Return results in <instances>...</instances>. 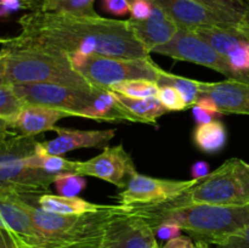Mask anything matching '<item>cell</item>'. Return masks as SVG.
<instances>
[{"label":"cell","instance_id":"14","mask_svg":"<svg viewBox=\"0 0 249 248\" xmlns=\"http://www.w3.org/2000/svg\"><path fill=\"white\" fill-rule=\"evenodd\" d=\"M102 248H160L153 229L140 216L124 209L117 214L105 235Z\"/></svg>","mask_w":249,"mask_h":248},{"label":"cell","instance_id":"35","mask_svg":"<svg viewBox=\"0 0 249 248\" xmlns=\"http://www.w3.org/2000/svg\"><path fill=\"white\" fill-rule=\"evenodd\" d=\"M162 248H197L196 243L192 242V240L186 236H178L167 241Z\"/></svg>","mask_w":249,"mask_h":248},{"label":"cell","instance_id":"20","mask_svg":"<svg viewBox=\"0 0 249 248\" xmlns=\"http://www.w3.org/2000/svg\"><path fill=\"white\" fill-rule=\"evenodd\" d=\"M22 2L23 9H29L32 11L97 16L94 9L95 0H22Z\"/></svg>","mask_w":249,"mask_h":248},{"label":"cell","instance_id":"10","mask_svg":"<svg viewBox=\"0 0 249 248\" xmlns=\"http://www.w3.org/2000/svg\"><path fill=\"white\" fill-rule=\"evenodd\" d=\"M198 179L170 180L139 174L131 175L123 191L117 196L122 206H147L157 204L179 196L194 186Z\"/></svg>","mask_w":249,"mask_h":248},{"label":"cell","instance_id":"18","mask_svg":"<svg viewBox=\"0 0 249 248\" xmlns=\"http://www.w3.org/2000/svg\"><path fill=\"white\" fill-rule=\"evenodd\" d=\"M66 117L72 116L61 109L24 105L16 118L10 123V128L19 135L33 138L45 131L55 130L56 123Z\"/></svg>","mask_w":249,"mask_h":248},{"label":"cell","instance_id":"3","mask_svg":"<svg viewBox=\"0 0 249 248\" xmlns=\"http://www.w3.org/2000/svg\"><path fill=\"white\" fill-rule=\"evenodd\" d=\"M23 198L48 248H102L108 224L124 209L122 204H108L101 211L65 215L44 211Z\"/></svg>","mask_w":249,"mask_h":248},{"label":"cell","instance_id":"12","mask_svg":"<svg viewBox=\"0 0 249 248\" xmlns=\"http://www.w3.org/2000/svg\"><path fill=\"white\" fill-rule=\"evenodd\" d=\"M136 168L123 145L105 147L100 155L77 162L74 174L80 177H94L105 180L117 187L124 189L131 175L135 174Z\"/></svg>","mask_w":249,"mask_h":248},{"label":"cell","instance_id":"2","mask_svg":"<svg viewBox=\"0 0 249 248\" xmlns=\"http://www.w3.org/2000/svg\"><path fill=\"white\" fill-rule=\"evenodd\" d=\"M125 211L143 219L153 231L160 225L173 224L196 242L211 246H216L249 225V204L189 203L169 206L160 202L147 206H125Z\"/></svg>","mask_w":249,"mask_h":248},{"label":"cell","instance_id":"41","mask_svg":"<svg viewBox=\"0 0 249 248\" xmlns=\"http://www.w3.org/2000/svg\"><path fill=\"white\" fill-rule=\"evenodd\" d=\"M7 84L6 73H5V57L2 51L0 50V85Z\"/></svg>","mask_w":249,"mask_h":248},{"label":"cell","instance_id":"30","mask_svg":"<svg viewBox=\"0 0 249 248\" xmlns=\"http://www.w3.org/2000/svg\"><path fill=\"white\" fill-rule=\"evenodd\" d=\"M215 248H249V225L246 226L240 232L218 243Z\"/></svg>","mask_w":249,"mask_h":248},{"label":"cell","instance_id":"29","mask_svg":"<svg viewBox=\"0 0 249 248\" xmlns=\"http://www.w3.org/2000/svg\"><path fill=\"white\" fill-rule=\"evenodd\" d=\"M157 97L162 102L163 106L169 112L182 111V109L189 108L181 92L178 89H175L174 87H170V85L160 87V91H158Z\"/></svg>","mask_w":249,"mask_h":248},{"label":"cell","instance_id":"31","mask_svg":"<svg viewBox=\"0 0 249 248\" xmlns=\"http://www.w3.org/2000/svg\"><path fill=\"white\" fill-rule=\"evenodd\" d=\"M153 4L151 0H131L130 1V15L131 18L136 21H142L150 17L152 12Z\"/></svg>","mask_w":249,"mask_h":248},{"label":"cell","instance_id":"17","mask_svg":"<svg viewBox=\"0 0 249 248\" xmlns=\"http://www.w3.org/2000/svg\"><path fill=\"white\" fill-rule=\"evenodd\" d=\"M129 23L138 40L150 53L153 49L172 40L180 27L172 17L168 16L160 6L155 4L148 18L142 21L130 18Z\"/></svg>","mask_w":249,"mask_h":248},{"label":"cell","instance_id":"16","mask_svg":"<svg viewBox=\"0 0 249 248\" xmlns=\"http://www.w3.org/2000/svg\"><path fill=\"white\" fill-rule=\"evenodd\" d=\"M199 94L201 96L211 97L223 114L231 113L249 116L248 84L231 79L214 83L201 82Z\"/></svg>","mask_w":249,"mask_h":248},{"label":"cell","instance_id":"28","mask_svg":"<svg viewBox=\"0 0 249 248\" xmlns=\"http://www.w3.org/2000/svg\"><path fill=\"white\" fill-rule=\"evenodd\" d=\"M53 185L62 196L77 197L87 187V180L77 174H61L56 177Z\"/></svg>","mask_w":249,"mask_h":248},{"label":"cell","instance_id":"42","mask_svg":"<svg viewBox=\"0 0 249 248\" xmlns=\"http://www.w3.org/2000/svg\"><path fill=\"white\" fill-rule=\"evenodd\" d=\"M197 248H211V245L208 243H204V242H196Z\"/></svg>","mask_w":249,"mask_h":248},{"label":"cell","instance_id":"43","mask_svg":"<svg viewBox=\"0 0 249 248\" xmlns=\"http://www.w3.org/2000/svg\"><path fill=\"white\" fill-rule=\"evenodd\" d=\"M10 41V39H4V38H0V44H2V45H5V44H7Z\"/></svg>","mask_w":249,"mask_h":248},{"label":"cell","instance_id":"27","mask_svg":"<svg viewBox=\"0 0 249 248\" xmlns=\"http://www.w3.org/2000/svg\"><path fill=\"white\" fill-rule=\"evenodd\" d=\"M23 106L24 104L16 95L12 85H0V118L6 121L10 125Z\"/></svg>","mask_w":249,"mask_h":248},{"label":"cell","instance_id":"38","mask_svg":"<svg viewBox=\"0 0 249 248\" xmlns=\"http://www.w3.org/2000/svg\"><path fill=\"white\" fill-rule=\"evenodd\" d=\"M192 179H201V177H207L209 174V165L207 162L199 160L196 162L191 168Z\"/></svg>","mask_w":249,"mask_h":248},{"label":"cell","instance_id":"34","mask_svg":"<svg viewBox=\"0 0 249 248\" xmlns=\"http://www.w3.org/2000/svg\"><path fill=\"white\" fill-rule=\"evenodd\" d=\"M180 229L177 225H173V224H165V225H160V228H157L155 230L156 235L160 236L163 240H172V238L178 237L180 236Z\"/></svg>","mask_w":249,"mask_h":248},{"label":"cell","instance_id":"22","mask_svg":"<svg viewBox=\"0 0 249 248\" xmlns=\"http://www.w3.org/2000/svg\"><path fill=\"white\" fill-rule=\"evenodd\" d=\"M117 99L123 104V106L135 117L139 123L156 124L158 118L167 114L168 109L158 100V97H147V99H133L124 95L114 92Z\"/></svg>","mask_w":249,"mask_h":248},{"label":"cell","instance_id":"19","mask_svg":"<svg viewBox=\"0 0 249 248\" xmlns=\"http://www.w3.org/2000/svg\"><path fill=\"white\" fill-rule=\"evenodd\" d=\"M36 202H38V207H40L44 211L55 214H65V215L91 213V212L101 211L108 206V204L92 203L78 196L67 197L62 195L51 194L40 195Z\"/></svg>","mask_w":249,"mask_h":248},{"label":"cell","instance_id":"23","mask_svg":"<svg viewBox=\"0 0 249 248\" xmlns=\"http://www.w3.org/2000/svg\"><path fill=\"white\" fill-rule=\"evenodd\" d=\"M27 162L31 168L44 170L51 175L74 174L77 167V160L66 159L62 156L49 155L36 147L28 155Z\"/></svg>","mask_w":249,"mask_h":248},{"label":"cell","instance_id":"21","mask_svg":"<svg viewBox=\"0 0 249 248\" xmlns=\"http://www.w3.org/2000/svg\"><path fill=\"white\" fill-rule=\"evenodd\" d=\"M228 141L225 125L219 121H211L198 124L194 131V142L206 153H218Z\"/></svg>","mask_w":249,"mask_h":248},{"label":"cell","instance_id":"11","mask_svg":"<svg viewBox=\"0 0 249 248\" xmlns=\"http://www.w3.org/2000/svg\"><path fill=\"white\" fill-rule=\"evenodd\" d=\"M0 225L11 233L19 248H48L45 236L34 223L21 195L0 192Z\"/></svg>","mask_w":249,"mask_h":248},{"label":"cell","instance_id":"33","mask_svg":"<svg viewBox=\"0 0 249 248\" xmlns=\"http://www.w3.org/2000/svg\"><path fill=\"white\" fill-rule=\"evenodd\" d=\"M21 9H23L22 0H0V17L9 16Z\"/></svg>","mask_w":249,"mask_h":248},{"label":"cell","instance_id":"32","mask_svg":"<svg viewBox=\"0 0 249 248\" xmlns=\"http://www.w3.org/2000/svg\"><path fill=\"white\" fill-rule=\"evenodd\" d=\"M104 6L109 14L116 16H125L130 12V0H102Z\"/></svg>","mask_w":249,"mask_h":248},{"label":"cell","instance_id":"44","mask_svg":"<svg viewBox=\"0 0 249 248\" xmlns=\"http://www.w3.org/2000/svg\"><path fill=\"white\" fill-rule=\"evenodd\" d=\"M248 1H249V0H248Z\"/></svg>","mask_w":249,"mask_h":248},{"label":"cell","instance_id":"25","mask_svg":"<svg viewBox=\"0 0 249 248\" xmlns=\"http://www.w3.org/2000/svg\"><path fill=\"white\" fill-rule=\"evenodd\" d=\"M203 6L209 7L219 14L226 15L238 19L249 26V1L248 0H194Z\"/></svg>","mask_w":249,"mask_h":248},{"label":"cell","instance_id":"36","mask_svg":"<svg viewBox=\"0 0 249 248\" xmlns=\"http://www.w3.org/2000/svg\"><path fill=\"white\" fill-rule=\"evenodd\" d=\"M195 106H198L201 107L202 109H204L206 112H208L209 114H212V116H220L221 113L220 111L218 109V107H216L215 102L213 101V100L211 99V97L208 96H201L198 100H197L196 105Z\"/></svg>","mask_w":249,"mask_h":248},{"label":"cell","instance_id":"26","mask_svg":"<svg viewBox=\"0 0 249 248\" xmlns=\"http://www.w3.org/2000/svg\"><path fill=\"white\" fill-rule=\"evenodd\" d=\"M109 90L133 99H147L157 96L160 85L151 80H128L113 85L109 88Z\"/></svg>","mask_w":249,"mask_h":248},{"label":"cell","instance_id":"5","mask_svg":"<svg viewBox=\"0 0 249 248\" xmlns=\"http://www.w3.org/2000/svg\"><path fill=\"white\" fill-rule=\"evenodd\" d=\"M169 206L207 203L216 206L249 204V163L230 158L213 173L197 180L179 196L164 201Z\"/></svg>","mask_w":249,"mask_h":248},{"label":"cell","instance_id":"9","mask_svg":"<svg viewBox=\"0 0 249 248\" xmlns=\"http://www.w3.org/2000/svg\"><path fill=\"white\" fill-rule=\"evenodd\" d=\"M152 53L211 68L225 75L226 79L232 74V68L228 58L214 50L196 32L185 27H179L172 40L153 49Z\"/></svg>","mask_w":249,"mask_h":248},{"label":"cell","instance_id":"37","mask_svg":"<svg viewBox=\"0 0 249 248\" xmlns=\"http://www.w3.org/2000/svg\"><path fill=\"white\" fill-rule=\"evenodd\" d=\"M0 248H19L11 233L1 225H0Z\"/></svg>","mask_w":249,"mask_h":248},{"label":"cell","instance_id":"39","mask_svg":"<svg viewBox=\"0 0 249 248\" xmlns=\"http://www.w3.org/2000/svg\"><path fill=\"white\" fill-rule=\"evenodd\" d=\"M194 113L195 117H196V121L198 124L202 123H207V122L214 121V117L212 114H209L208 112H206L204 109H202L201 107L198 106H194Z\"/></svg>","mask_w":249,"mask_h":248},{"label":"cell","instance_id":"24","mask_svg":"<svg viewBox=\"0 0 249 248\" xmlns=\"http://www.w3.org/2000/svg\"><path fill=\"white\" fill-rule=\"evenodd\" d=\"M157 84L160 87L170 85V87H174L175 89L179 90L182 96H184L185 101H186L189 107L195 106L197 100L201 96V94H199V85H201V82L199 80L189 79V78L172 74V73L167 72L164 70H162V72L158 75Z\"/></svg>","mask_w":249,"mask_h":248},{"label":"cell","instance_id":"13","mask_svg":"<svg viewBox=\"0 0 249 248\" xmlns=\"http://www.w3.org/2000/svg\"><path fill=\"white\" fill-rule=\"evenodd\" d=\"M151 2L160 6L180 27L185 28L196 29L202 27H218L249 31L248 24L226 15L219 14L194 0H151Z\"/></svg>","mask_w":249,"mask_h":248},{"label":"cell","instance_id":"40","mask_svg":"<svg viewBox=\"0 0 249 248\" xmlns=\"http://www.w3.org/2000/svg\"><path fill=\"white\" fill-rule=\"evenodd\" d=\"M12 133H14V130L10 128L9 123H7L6 121H4V119L0 118V145H1L7 138H10V136L12 135Z\"/></svg>","mask_w":249,"mask_h":248},{"label":"cell","instance_id":"1","mask_svg":"<svg viewBox=\"0 0 249 248\" xmlns=\"http://www.w3.org/2000/svg\"><path fill=\"white\" fill-rule=\"evenodd\" d=\"M21 33L5 45L50 49L83 55L147 57L151 53L138 40L129 19L77 16L32 11L18 19Z\"/></svg>","mask_w":249,"mask_h":248},{"label":"cell","instance_id":"6","mask_svg":"<svg viewBox=\"0 0 249 248\" xmlns=\"http://www.w3.org/2000/svg\"><path fill=\"white\" fill-rule=\"evenodd\" d=\"M36 141L16 131L0 145V192L29 196L46 194L57 175L28 165L27 157Z\"/></svg>","mask_w":249,"mask_h":248},{"label":"cell","instance_id":"15","mask_svg":"<svg viewBox=\"0 0 249 248\" xmlns=\"http://www.w3.org/2000/svg\"><path fill=\"white\" fill-rule=\"evenodd\" d=\"M58 134L53 140L45 142H36V147L49 155L62 156L78 148H100L107 147V143L116 135V129L105 130H79L56 126Z\"/></svg>","mask_w":249,"mask_h":248},{"label":"cell","instance_id":"8","mask_svg":"<svg viewBox=\"0 0 249 248\" xmlns=\"http://www.w3.org/2000/svg\"><path fill=\"white\" fill-rule=\"evenodd\" d=\"M24 105L44 106L68 112L72 117L89 119V114L99 97L100 88H78L60 84L12 85Z\"/></svg>","mask_w":249,"mask_h":248},{"label":"cell","instance_id":"4","mask_svg":"<svg viewBox=\"0 0 249 248\" xmlns=\"http://www.w3.org/2000/svg\"><path fill=\"white\" fill-rule=\"evenodd\" d=\"M5 57L7 84H60L94 88L73 67L70 56L62 51L36 48L1 49Z\"/></svg>","mask_w":249,"mask_h":248},{"label":"cell","instance_id":"7","mask_svg":"<svg viewBox=\"0 0 249 248\" xmlns=\"http://www.w3.org/2000/svg\"><path fill=\"white\" fill-rule=\"evenodd\" d=\"M70 60L78 73L92 87L107 89L128 80H151L157 83L160 68L151 56L114 57L104 55L71 53Z\"/></svg>","mask_w":249,"mask_h":248}]
</instances>
